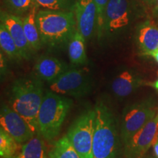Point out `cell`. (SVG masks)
Segmentation results:
<instances>
[{
  "instance_id": "cell-1",
  "label": "cell",
  "mask_w": 158,
  "mask_h": 158,
  "mask_svg": "<svg viewBox=\"0 0 158 158\" xmlns=\"http://www.w3.org/2000/svg\"><path fill=\"white\" fill-rule=\"evenodd\" d=\"M44 96L38 78H19L11 88L10 108L24 118L35 134L39 133L37 118Z\"/></svg>"
},
{
  "instance_id": "cell-2",
  "label": "cell",
  "mask_w": 158,
  "mask_h": 158,
  "mask_svg": "<svg viewBox=\"0 0 158 158\" xmlns=\"http://www.w3.org/2000/svg\"><path fill=\"white\" fill-rule=\"evenodd\" d=\"M36 23L42 44L51 47L68 43L77 29L73 11L39 10Z\"/></svg>"
},
{
  "instance_id": "cell-3",
  "label": "cell",
  "mask_w": 158,
  "mask_h": 158,
  "mask_svg": "<svg viewBox=\"0 0 158 158\" xmlns=\"http://www.w3.org/2000/svg\"><path fill=\"white\" fill-rule=\"evenodd\" d=\"M95 125L92 144V158H117L118 135L116 118L102 102L95 108Z\"/></svg>"
},
{
  "instance_id": "cell-4",
  "label": "cell",
  "mask_w": 158,
  "mask_h": 158,
  "mask_svg": "<svg viewBox=\"0 0 158 158\" xmlns=\"http://www.w3.org/2000/svg\"><path fill=\"white\" fill-rule=\"evenodd\" d=\"M73 106V100L51 91L45 92L38 113L40 135L51 141L59 135L65 118Z\"/></svg>"
},
{
  "instance_id": "cell-5",
  "label": "cell",
  "mask_w": 158,
  "mask_h": 158,
  "mask_svg": "<svg viewBox=\"0 0 158 158\" xmlns=\"http://www.w3.org/2000/svg\"><path fill=\"white\" fill-rule=\"evenodd\" d=\"M95 110L88 109L75 120L67 137L81 158H92Z\"/></svg>"
},
{
  "instance_id": "cell-6",
  "label": "cell",
  "mask_w": 158,
  "mask_h": 158,
  "mask_svg": "<svg viewBox=\"0 0 158 158\" xmlns=\"http://www.w3.org/2000/svg\"><path fill=\"white\" fill-rule=\"evenodd\" d=\"M49 89L60 95L81 98L92 89V82L84 69L69 68L56 80L49 83Z\"/></svg>"
},
{
  "instance_id": "cell-7",
  "label": "cell",
  "mask_w": 158,
  "mask_h": 158,
  "mask_svg": "<svg viewBox=\"0 0 158 158\" xmlns=\"http://www.w3.org/2000/svg\"><path fill=\"white\" fill-rule=\"evenodd\" d=\"M157 114V108L150 101L137 102L126 108L121 125V138L124 143Z\"/></svg>"
},
{
  "instance_id": "cell-8",
  "label": "cell",
  "mask_w": 158,
  "mask_h": 158,
  "mask_svg": "<svg viewBox=\"0 0 158 158\" xmlns=\"http://www.w3.org/2000/svg\"><path fill=\"white\" fill-rule=\"evenodd\" d=\"M158 138V114L124 142L127 158H142Z\"/></svg>"
},
{
  "instance_id": "cell-9",
  "label": "cell",
  "mask_w": 158,
  "mask_h": 158,
  "mask_svg": "<svg viewBox=\"0 0 158 158\" xmlns=\"http://www.w3.org/2000/svg\"><path fill=\"white\" fill-rule=\"evenodd\" d=\"M0 126L19 145L27 143L36 135L24 118L6 105L1 108Z\"/></svg>"
},
{
  "instance_id": "cell-10",
  "label": "cell",
  "mask_w": 158,
  "mask_h": 158,
  "mask_svg": "<svg viewBox=\"0 0 158 158\" xmlns=\"http://www.w3.org/2000/svg\"><path fill=\"white\" fill-rule=\"evenodd\" d=\"M132 8L129 0H109L106 12L103 34H115L130 23Z\"/></svg>"
},
{
  "instance_id": "cell-11",
  "label": "cell",
  "mask_w": 158,
  "mask_h": 158,
  "mask_svg": "<svg viewBox=\"0 0 158 158\" xmlns=\"http://www.w3.org/2000/svg\"><path fill=\"white\" fill-rule=\"evenodd\" d=\"M76 28L85 40L91 38L97 29L98 10L94 0H76L73 9Z\"/></svg>"
},
{
  "instance_id": "cell-12",
  "label": "cell",
  "mask_w": 158,
  "mask_h": 158,
  "mask_svg": "<svg viewBox=\"0 0 158 158\" xmlns=\"http://www.w3.org/2000/svg\"><path fill=\"white\" fill-rule=\"evenodd\" d=\"M1 23L5 26L14 39L21 59H28L32 49L26 37L23 26V20L19 16L7 12H1Z\"/></svg>"
},
{
  "instance_id": "cell-13",
  "label": "cell",
  "mask_w": 158,
  "mask_h": 158,
  "mask_svg": "<svg viewBox=\"0 0 158 158\" xmlns=\"http://www.w3.org/2000/svg\"><path fill=\"white\" fill-rule=\"evenodd\" d=\"M69 69L66 63L51 56H41L35 64L37 78L50 83L54 81Z\"/></svg>"
},
{
  "instance_id": "cell-14",
  "label": "cell",
  "mask_w": 158,
  "mask_h": 158,
  "mask_svg": "<svg viewBox=\"0 0 158 158\" xmlns=\"http://www.w3.org/2000/svg\"><path fill=\"white\" fill-rule=\"evenodd\" d=\"M136 39L141 54L150 55L158 49V27L151 21L138 26Z\"/></svg>"
},
{
  "instance_id": "cell-15",
  "label": "cell",
  "mask_w": 158,
  "mask_h": 158,
  "mask_svg": "<svg viewBox=\"0 0 158 158\" xmlns=\"http://www.w3.org/2000/svg\"><path fill=\"white\" fill-rule=\"evenodd\" d=\"M144 84L141 77L130 70H124L114 78L111 90L118 98H125Z\"/></svg>"
},
{
  "instance_id": "cell-16",
  "label": "cell",
  "mask_w": 158,
  "mask_h": 158,
  "mask_svg": "<svg viewBox=\"0 0 158 158\" xmlns=\"http://www.w3.org/2000/svg\"><path fill=\"white\" fill-rule=\"evenodd\" d=\"M39 10L34 5L23 17V26L24 32L31 48L38 50L42 45L40 36L36 23V15Z\"/></svg>"
},
{
  "instance_id": "cell-17",
  "label": "cell",
  "mask_w": 158,
  "mask_h": 158,
  "mask_svg": "<svg viewBox=\"0 0 158 158\" xmlns=\"http://www.w3.org/2000/svg\"><path fill=\"white\" fill-rule=\"evenodd\" d=\"M68 56L73 64H85L88 62L85 48V38L76 30L68 43Z\"/></svg>"
},
{
  "instance_id": "cell-18",
  "label": "cell",
  "mask_w": 158,
  "mask_h": 158,
  "mask_svg": "<svg viewBox=\"0 0 158 158\" xmlns=\"http://www.w3.org/2000/svg\"><path fill=\"white\" fill-rule=\"evenodd\" d=\"M40 134L37 133L27 141L22 144L21 151L13 158H48L46 147Z\"/></svg>"
},
{
  "instance_id": "cell-19",
  "label": "cell",
  "mask_w": 158,
  "mask_h": 158,
  "mask_svg": "<svg viewBox=\"0 0 158 158\" xmlns=\"http://www.w3.org/2000/svg\"><path fill=\"white\" fill-rule=\"evenodd\" d=\"M48 155L49 158H81L67 135L55 142Z\"/></svg>"
},
{
  "instance_id": "cell-20",
  "label": "cell",
  "mask_w": 158,
  "mask_h": 158,
  "mask_svg": "<svg viewBox=\"0 0 158 158\" xmlns=\"http://www.w3.org/2000/svg\"><path fill=\"white\" fill-rule=\"evenodd\" d=\"M0 45L1 48L10 58L13 59H21L19 49L15 44L14 39L6 27L1 23L0 24Z\"/></svg>"
},
{
  "instance_id": "cell-21",
  "label": "cell",
  "mask_w": 158,
  "mask_h": 158,
  "mask_svg": "<svg viewBox=\"0 0 158 158\" xmlns=\"http://www.w3.org/2000/svg\"><path fill=\"white\" fill-rule=\"evenodd\" d=\"M19 144L12 136L0 128V156L2 158H13L18 154Z\"/></svg>"
},
{
  "instance_id": "cell-22",
  "label": "cell",
  "mask_w": 158,
  "mask_h": 158,
  "mask_svg": "<svg viewBox=\"0 0 158 158\" xmlns=\"http://www.w3.org/2000/svg\"><path fill=\"white\" fill-rule=\"evenodd\" d=\"M76 0H35L38 9L50 10L73 11Z\"/></svg>"
},
{
  "instance_id": "cell-23",
  "label": "cell",
  "mask_w": 158,
  "mask_h": 158,
  "mask_svg": "<svg viewBox=\"0 0 158 158\" xmlns=\"http://www.w3.org/2000/svg\"><path fill=\"white\" fill-rule=\"evenodd\" d=\"M9 13L17 16L25 15L35 5V0H5Z\"/></svg>"
},
{
  "instance_id": "cell-24",
  "label": "cell",
  "mask_w": 158,
  "mask_h": 158,
  "mask_svg": "<svg viewBox=\"0 0 158 158\" xmlns=\"http://www.w3.org/2000/svg\"><path fill=\"white\" fill-rule=\"evenodd\" d=\"M98 10V21H97V31L98 36L101 37L103 35V28L106 18V12L109 0H94Z\"/></svg>"
},
{
  "instance_id": "cell-25",
  "label": "cell",
  "mask_w": 158,
  "mask_h": 158,
  "mask_svg": "<svg viewBox=\"0 0 158 158\" xmlns=\"http://www.w3.org/2000/svg\"><path fill=\"white\" fill-rule=\"evenodd\" d=\"M6 70V64H5V60L4 59L2 56V54L1 53V73L5 74Z\"/></svg>"
},
{
  "instance_id": "cell-26",
  "label": "cell",
  "mask_w": 158,
  "mask_h": 158,
  "mask_svg": "<svg viewBox=\"0 0 158 158\" xmlns=\"http://www.w3.org/2000/svg\"><path fill=\"white\" fill-rule=\"evenodd\" d=\"M152 6H154V14L158 20V0H154Z\"/></svg>"
},
{
  "instance_id": "cell-27",
  "label": "cell",
  "mask_w": 158,
  "mask_h": 158,
  "mask_svg": "<svg viewBox=\"0 0 158 158\" xmlns=\"http://www.w3.org/2000/svg\"><path fill=\"white\" fill-rule=\"evenodd\" d=\"M153 149L156 157L158 158V138L157 139V141H155V143L153 144Z\"/></svg>"
},
{
  "instance_id": "cell-28",
  "label": "cell",
  "mask_w": 158,
  "mask_h": 158,
  "mask_svg": "<svg viewBox=\"0 0 158 158\" xmlns=\"http://www.w3.org/2000/svg\"><path fill=\"white\" fill-rule=\"evenodd\" d=\"M157 76H158V73H157ZM149 84L151 85L152 86H153V87L155 88L156 90L158 91V78L157 80L155 81H154L153 83H151V84Z\"/></svg>"
},
{
  "instance_id": "cell-29",
  "label": "cell",
  "mask_w": 158,
  "mask_h": 158,
  "mask_svg": "<svg viewBox=\"0 0 158 158\" xmlns=\"http://www.w3.org/2000/svg\"><path fill=\"white\" fill-rule=\"evenodd\" d=\"M151 56H153V58L155 59L156 62H157L158 63V49H157V51H155V52H154L153 54L151 55Z\"/></svg>"
},
{
  "instance_id": "cell-30",
  "label": "cell",
  "mask_w": 158,
  "mask_h": 158,
  "mask_svg": "<svg viewBox=\"0 0 158 158\" xmlns=\"http://www.w3.org/2000/svg\"><path fill=\"white\" fill-rule=\"evenodd\" d=\"M141 2H143V3L147 4V5H153V2L154 0H141Z\"/></svg>"
},
{
  "instance_id": "cell-31",
  "label": "cell",
  "mask_w": 158,
  "mask_h": 158,
  "mask_svg": "<svg viewBox=\"0 0 158 158\" xmlns=\"http://www.w3.org/2000/svg\"><path fill=\"white\" fill-rule=\"evenodd\" d=\"M48 158H49V157H48Z\"/></svg>"
}]
</instances>
